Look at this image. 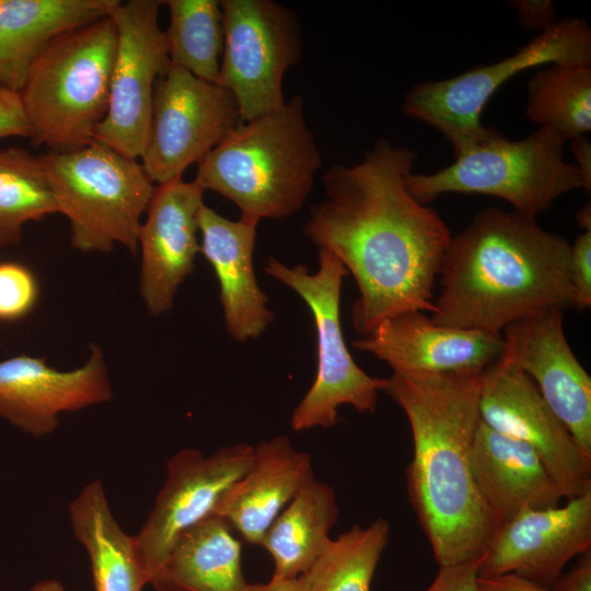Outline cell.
Returning <instances> with one entry per match:
<instances>
[{
  "instance_id": "6da1fadb",
  "label": "cell",
  "mask_w": 591,
  "mask_h": 591,
  "mask_svg": "<svg viewBox=\"0 0 591 591\" xmlns=\"http://www.w3.org/2000/svg\"><path fill=\"white\" fill-rule=\"evenodd\" d=\"M418 153L379 139L355 164L323 176L325 197L310 208L303 234L333 253L359 297L352 324L361 336L406 311H433V289L451 240L439 213L407 190Z\"/></svg>"
},
{
  "instance_id": "7a4b0ae2",
  "label": "cell",
  "mask_w": 591,
  "mask_h": 591,
  "mask_svg": "<svg viewBox=\"0 0 591 591\" xmlns=\"http://www.w3.org/2000/svg\"><path fill=\"white\" fill-rule=\"evenodd\" d=\"M482 373H392L383 390L410 426L408 498L440 566L480 557L496 532L471 466Z\"/></svg>"
},
{
  "instance_id": "3957f363",
  "label": "cell",
  "mask_w": 591,
  "mask_h": 591,
  "mask_svg": "<svg viewBox=\"0 0 591 591\" xmlns=\"http://www.w3.org/2000/svg\"><path fill=\"white\" fill-rule=\"evenodd\" d=\"M571 244L536 218L488 207L450 243L433 302L437 324L501 334L531 313L572 306Z\"/></svg>"
},
{
  "instance_id": "277c9868",
  "label": "cell",
  "mask_w": 591,
  "mask_h": 591,
  "mask_svg": "<svg viewBox=\"0 0 591 591\" xmlns=\"http://www.w3.org/2000/svg\"><path fill=\"white\" fill-rule=\"evenodd\" d=\"M322 166L301 96L240 120L198 163L196 181L231 200L241 217L283 219L308 199Z\"/></svg>"
},
{
  "instance_id": "5b68a950",
  "label": "cell",
  "mask_w": 591,
  "mask_h": 591,
  "mask_svg": "<svg viewBox=\"0 0 591 591\" xmlns=\"http://www.w3.org/2000/svg\"><path fill=\"white\" fill-rule=\"evenodd\" d=\"M117 34L112 16L50 42L19 91L32 143L68 152L94 141L106 115Z\"/></svg>"
},
{
  "instance_id": "8992f818",
  "label": "cell",
  "mask_w": 591,
  "mask_h": 591,
  "mask_svg": "<svg viewBox=\"0 0 591 591\" xmlns=\"http://www.w3.org/2000/svg\"><path fill=\"white\" fill-rule=\"evenodd\" d=\"M566 140L538 127L520 140L498 131L488 140L454 155V162L430 174L410 173L409 194L428 205L447 193L482 194L509 202L513 211L536 218L560 196L584 189L576 165L564 157Z\"/></svg>"
},
{
  "instance_id": "52a82bcc",
  "label": "cell",
  "mask_w": 591,
  "mask_h": 591,
  "mask_svg": "<svg viewBox=\"0 0 591 591\" xmlns=\"http://www.w3.org/2000/svg\"><path fill=\"white\" fill-rule=\"evenodd\" d=\"M39 159L74 248L107 253L120 244L138 251L141 218L155 187L138 160L97 141Z\"/></svg>"
},
{
  "instance_id": "ba28073f",
  "label": "cell",
  "mask_w": 591,
  "mask_h": 591,
  "mask_svg": "<svg viewBox=\"0 0 591 591\" xmlns=\"http://www.w3.org/2000/svg\"><path fill=\"white\" fill-rule=\"evenodd\" d=\"M549 63L591 65V28L586 20L557 21L514 54L437 81L415 83L405 93L403 113L440 131L454 155L475 147L497 131L482 124V113L495 92L528 69Z\"/></svg>"
},
{
  "instance_id": "9c48e42d",
  "label": "cell",
  "mask_w": 591,
  "mask_h": 591,
  "mask_svg": "<svg viewBox=\"0 0 591 591\" xmlns=\"http://www.w3.org/2000/svg\"><path fill=\"white\" fill-rule=\"evenodd\" d=\"M264 270L294 290L311 310L317 338V370L313 384L294 408L293 431L329 428L337 422V408L350 405L359 413H374L386 379L364 372L352 359L344 339L340 297L348 275L343 263L329 251L318 250V269L288 266L268 257Z\"/></svg>"
},
{
  "instance_id": "30bf717a",
  "label": "cell",
  "mask_w": 591,
  "mask_h": 591,
  "mask_svg": "<svg viewBox=\"0 0 591 591\" xmlns=\"http://www.w3.org/2000/svg\"><path fill=\"white\" fill-rule=\"evenodd\" d=\"M224 34L217 79L235 97L241 120L282 107L286 72L302 56L293 11L271 0L220 1Z\"/></svg>"
},
{
  "instance_id": "8fae6325",
  "label": "cell",
  "mask_w": 591,
  "mask_h": 591,
  "mask_svg": "<svg viewBox=\"0 0 591 591\" xmlns=\"http://www.w3.org/2000/svg\"><path fill=\"white\" fill-rule=\"evenodd\" d=\"M240 120L237 102L229 90L170 63L154 86L141 165L157 185L181 178Z\"/></svg>"
},
{
  "instance_id": "7c38bea8",
  "label": "cell",
  "mask_w": 591,
  "mask_h": 591,
  "mask_svg": "<svg viewBox=\"0 0 591 591\" xmlns=\"http://www.w3.org/2000/svg\"><path fill=\"white\" fill-rule=\"evenodd\" d=\"M163 1L129 0L112 14L117 34L107 112L94 141L135 160L143 153L159 77L170 66L164 31L159 26Z\"/></svg>"
},
{
  "instance_id": "4fadbf2b",
  "label": "cell",
  "mask_w": 591,
  "mask_h": 591,
  "mask_svg": "<svg viewBox=\"0 0 591 591\" xmlns=\"http://www.w3.org/2000/svg\"><path fill=\"white\" fill-rule=\"evenodd\" d=\"M480 420L535 450L564 498L591 490V454L548 406L533 380L498 358L480 375Z\"/></svg>"
},
{
  "instance_id": "5bb4252c",
  "label": "cell",
  "mask_w": 591,
  "mask_h": 591,
  "mask_svg": "<svg viewBox=\"0 0 591 591\" xmlns=\"http://www.w3.org/2000/svg\"><path fill=\"white\" fill-rule=\"evenodd\" d=\"M254 448L246 443L221 447L210 455L188 448L167 462L166 479L138 534L135 546L151 584L176 540L213 515L223 494L247 471Z\"/></svg>"
},
{
  "instance_id": "9a60e30c",
  "label": "cell",
  "mask_w": 591,
  "mask_h": 591,
  "mask_svg": "<svg viewBox=\"0 0 591 591\" xmlns=\"http://www.w3.org/2000/svg\"><path fill=\"white\" fill-rule=\"evenodd\" d=\"M500 358L526 373L579 447L591 454V378L564 331L563 310L531 313L501 332Z\"/></svg>"
},
{
  "instance_id": "2e32d148",
  "label": "cell",
  "mask_w": 591,
  "mask_h": 591,
  "mask_svg": "<svg viewBox=\"0 0 591 591\" xmlns=\"http://www.w3.org/2000/svg\"><path fill=\"white\" fill-rule=\"evenodd\" d=\"M591 551V490L565 506L525 509L498 528L478 577L514 573L547 589L566 564Z\"/></svg>"
},
{
  "instance_id": "e0dca14e",
  "label": "cell",
  "mask_w": 591,
  "mask_h": 591,
  "mask_svg": "<svg viewBox=\"0 0 591 591\" xmlns=\"http://www.w3.org/2000/svg\"><path fill=\"white\" fill-rule=\"evenodd\" d=\"M112 394L99 346L90 348L81 367L69 371L26 355L0 361V418L35 438L54 432L62 413L108 402Z\"/></svg>"
},
{
  "instance_id": "ac0fdd59",
  "label": "cell",
  "mask_w": 591,
  "mask_h": 591,
  "mask_svg": "<svg viewBox=\"0 0 591 591\" xmlns=\"http://www.w3.org/2000/svg\"><path fill=\"white\" fill-rule=\"evenodd\" d=\"M204 193L196 181L182 177L154 187L138 236L140 294L154 316L171 310L179 286L194 270Z\"/></svg>"
},
{
  "instance_id": "d6986e66",
  "label": "cell",
  "mask_w": 591,
  "mask_h": 591,
  "mask_svg": "<svg viewBox=\"0 0 591 591\" xmlns=\"http://www.w3.org/2000/svg\"><path fill=\"white\" fill-rule=\"evenodd\" d=\"M352 346L396 374H480L501 356L503 340L501 334L443 326L424 311H406L382 321Z\"/></svg>"
},
{
  "instance_id": "ffe728a7",
  "label": "cell",
  "mask_w": 591,
  "mask_h": 591,
  "mask_svg": "<svg viewBox=\"0 0 591 591\" xmlns=\"http://www.w3.org/2000/svg\"><path fill=\"white\" fill-rule=\"evenodd\" d=\"M258 222L232 221L206 205L198 215L200 253L218 279L225 328L240 343L258 338L274 321L253 264Z\"/></svg>"
},
{
  "instance_id": "44dd1931",
  "label": "cell",
  "mask_w": 591,
  "mask_h": 591,
  "mask_svg": "<svg viewBox=\"0 0 591 591\" xmlns=\"http://www.w3.org/2000/svg\"><path fill=\"white\" fill-rule=\"evenodd\" d=\"M471 466L496 530L525 509L557 507L564 498L533 448L482 420L471 449Z\"/></svg>"
},
{
  "instance_id": "7402d4cb",
  "label": "cell",
  "mask_w": 591,
  "mask_h": 591,
  "mask_svg": "<svg viewBox=\"0 0 591 591\" xmlns=\"http://www.w3.org/2000/svg\"><path fill=\"white\" fill-rule=\"evenodd\" d=\"M311 456L286 436L254 448L247 471L223 494L213 514L250 544L260 545L275 519L313 476Z\"/></svg>"
},
{
  "instance_id": "603a6c76",
  "label": "cell",
  "mask_w": 591,
  "mask_h": 591,
  "mask_svg": "<svg viewBox=\"0 0 591 591\" xmlns=\"http://www.w3.org/2000/svg\"><path fill=\"white\" fill-rule=\"evenodd\" d=\"M69 518L88 553L95 591H142L148 579L134 535L115 519L101 480H91L71 500Z\"/></svg>"
},
{
  "instance_id": "cb8c5ba5",
  "label": "cell",
  "mask_w": 591,
  "mask_h": 591,
  "mask_svg": "<svg viewBox=\"0 0 591 591\" xmlns=\"http://www.w3.org/2000/svg\"><path fill=\"white\" fill-rule=\"evenodd\" d=\"M246 583L241 543L213 514L176 540L151 586L157 591H242Z\"/></svg>"
},
{
  "instance_id": "d4e9b609",
  "label": "cell",
  "mask_w": 591,
  "mask_h": 591,
  "mask_svg": "<svg viewBox=\"0 0 591 591\" xmlns=\"http://www.w3.org/2000/svg\"><path fill=\"white\" fill-rule=\"evenodd\" d=\"M338 514L334 490L311 476L260 543L274 560L273 577L293 579L310 571L326 551Z\"/></svg>"
},
{
  "instance_id": "484cf974",
  "label": "cell",
  "mask_w": 591,
  "mask_h": 591,
  "mask_svg": "<svg viewBox=\"0 0 591 591\" xmlns=\"http://www.w3.org/2000/svg\"><path fill=\"white\" fill-rule=\"evenodd\" d=\"M119 0H0V20L24 71L54 39L112 16Z\"/></svg>"
},
{
  "instance_id": "4316f807",
  "label": "cell",
  "mask_w": 591,
  "mask_h": 591,
  "mask_svg": "<svg viewBox=\"0 0 591 591\" xmlns=\"http://www.w3.org/2000/svg\"><path fill=\"white\" fill-rule=\"evenodd\" d=\"M525 115L567 142L591 130V65H545L526 85Z\"/></svg>"
},
{
  "instance_id": "83f0119b",
  "label": "cell",
  "mask_w": 591,
  "mask_h": 591,
  "mask_svg": "<svg viewBox=\"0 0 591 591\" xmlns=\"http://www.w3.org/2000/svg\"><path fill=\"white\" fill-rule=\"evenodd\" d=\"M164 31L170 63L217 82L223 53L222 10L217 0H167Z\"/></svg>"
},
{
  "instance_id": "f1b7e54d",
  "label": "cell",
  "mask_w": 591,
  "mask_h": 591,
  "mask_svg": "<svg viewBox=\"0 0 591 591\" xmlns=\"http://www.w3.org/2000/svg\"><path fill=\"white\" fill-rule=\"evenodd\" d=\"M56 212L39 157L19 147L0 149V246L19 244L26 222Z\"/></svg>"
},
{
  "instance_id": "f546056e",
  "label": "cell",
  "mask_w": 591,
  "mask_h": 591,
  "mask_svg": "<svg viewBox=\"0 0 591 591\" xmlns=\"http://www.w3.org/2000/svg\"><path fill=\"white\" fill-rule=\"evenodd\" d=\"M389 538L390 524L379 518L366 528L354 525L331 540L310 570L311 591H370Z\"/></svg>"
},
{
  "instance_id": "4dcf8cb0",
  "label": "cell",
  "mask_w": 591,
  "mask_h": 591,
  "mask_svg": "<svg viewBox=\"0 0 591 591\" xmlns=\"http://www.w3.org/2000/svg\"><path fill=\"white\" fill-rule=\"evenodd\" d=\"M37 297L38 286L30 269L18 263L0 262V321L25 316Z\"/></svg>"
},
{
  "instance_id": "1f68e13d",
  "label": "cell",
  "mask_w": 591,
  "mask_h": 591,
  "mask_svg": "<svg viewBox=\"0 0 591 591\" xmlns=\"http://www.w3.org/2000/svg\"><path fill=\"white\" fill-rule=\"evenodd\" d=\"M570 278L572 306L581 312L591 305V230L583 231L571 244Z\"/></svg>"
},
{
  "instance_id": "d6a6232c",
  "label": "cell",
  "mask_w": 591,
  "mask_h": 591,
  "mask_svg": "<svg viewBox=\"0 0 591 591\" xmlns=\"http://www.w3.org/2000/svg\"><path fill=\"white\" fill-rule=\"evenodd\" d=\"M30 136L31 129L19 91L0 82V139Z\"/></svg>"
},
{
  "instance_id": "836d02e7",
  "label": "cell",
  "mask_w": 591,
  "mask_h": 591,
  "mask_svg": "<svg viewBox=\"0 0 591 591\" xmlns=\"http://www.w3.org/2000/svg\"><path fill=\"white\" fill-rule=\"evenodd\" d=\"M480 557L463 563L440 566L433 582L426 591H478Z\"/></svg>"
},
{
  "instance_id": "e575fe53",
  "label": "cell",
  "mask_w": 591,
  "mask_h": 591,
  "mask_svg": "<svg viewBox=\"0 0 591 591\" xmlns=\"http://www.w3.org/2000/svg\"><path fill=\"white\" fill-rule=\"evenodd\" d=\"M520 25L538 34L552 27L558 20L554 3L551 0H512Z\"/></svg>"
},
{
  "instance_id": "d590c367",
  "label": "cell",
  "mask_w": 591,
  "mask_h": 591,
  "mask_svg": "<svg viewBox=\"0 0 591 591\" xmlns=\"http://www.w3.org/2000/svg\"><path fill=\"white\" fill-rule=\"evenodd\" d=\"M578 557L575 566L557 578L551 591H591V551Z\"/></svg>"
},
{
  "instance_id": "8d00e7d4",
  "label": "cell",
  "mask_w": 591,
  "mask_h": 591,
  "mask_svg": "<svg viewBox=\"0 0 591 591\" xmlns=\"http://www.w3.org/2000/svg\"><path fill=\"white\" fill-rule=\"evenodd\" d=\"M478 591H551L549 589L514 573L477 578Z\"/></svg>"
},
{
  "instance_id": "74e56055",
  "label": "cell",
  "mask_w": 591,
  "mask_h": 591,
  "mask_svg": "<svg viewBox=\"0 0 591 591\" xmlns=\"http://www.w3.org/2000/svg\"><path fill=\"white\" fill-rule=\"evenodd\" d=\"M24 71L19 66L0 20V82L20 91Z\"/></svg>"
},
{
  "instance_id": "f35d334b",
  "label": "cell",
  "mask_w": 591,
  "mask_h": 591,
  "mask_svg": "<svg viewBox=\"0 0 591 591\" xmlns=\"http://www.w3.org/2000/svg\"><path fill=\"white\" fill-rule=\"evenodd\" d=\"M570 141V151L575 158L573 164L579 170L583 182L586 193L591 190V142L587 135L572 138Z\"/></svg>"
},
{
  "instance_id": "ab89813d",
  "label": "cell",
  "mask_w": 591,
  "mask_h": 591,
  "mask_svg": "<svg viewBox=\"0 0 591 591\" xmlns=\"http://www.w3.org/2000/svg\"><path fill=\"white\" fill-rule=\"evenodd\" d=\"M242 591H311L310 571L293 579L273 577L267 583H246Z\"/></svg>"
},
{
  "instance_id": "60d3db41",
  "label": "cell",
  "mask_w": 591,
  "mask_h": 591,
  "mask_svg": "<svg viewBox=\"0 0 591 591\" xmlns=\"http://www.w3.org/2000/svg\"><path fill=\"white\" fill-rule=\"evenodd\" d=\"M28 591H66L61 582L56 579H45L36 582Z\"/></svg>"
},
{
  "instance_id": "b9f144b4",
  "label": "cell",
  "mask_w": 591,
  "mask_h": 591,
  "mask_svg": "<svg viewBox=\"0 0 591 591\" xmlns=\"http://www.w3.org/2000/svg\"><path fill=\"white\" fill-rule=\"evenodd\" d=\"M577 223L584 231L591 230V205L590 202L582 206L576 215Z\"/></svg>"
}]
</instances>
